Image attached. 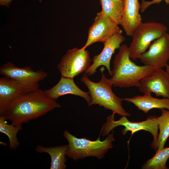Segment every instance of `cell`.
<instances>
[{
    "mask_svg": "<svg viewBox=\"0 0 169 169\" xmlns=\"http://www.w3.org/2000/svg\"><path fill=\"white\" fill-rule=\"evenodd\" d=\"M68 147V144L49 147L38 145L35 151L39 153H47L50 156V169H65L66 166L65 163L67 161L66 156Z\"/></svg>",
    "mask_w": 169,
    "mask_h": 169,
    "instance_id": "cell-17",
    "label": "cell"
},
{
    "mask_svg": "<svg viewBox=\"0 0 169 169\" xmlns=\"http://www.w3.org/2000/svg\"><path fill=\"white\" fill-rule=\"evenodd\" d=\"M119 49L113 62L110 80L114 87L138 88L141 79L154 69L149 66L138 65L132 62L129 56V47L126 44L121 45Z\"/></svg>",
    "mask_w": 169,
    "mask_h": 169,
    "instance_id": "cell-2",
    "label": "cell"
},
{
    "mask_svg": "<svg viewBox=\"0 0 169 169\" xmlns=\"http://www.w3.org/2000/svg\"><path fill=\"white\" fill-rule=\"evenodd\" d=\"M91 61L88 50L75 48L67 51L57 68L61 75L74 78L85 72L90 66Z\"/></svg>",
    "mask_w": 169,
    "mask_h": 169,
    "instance_id": "cell-7",
    "label": "cell"
},
{
    "mask_svg": "<svg viewBox=\"0 0 169 169\" xmlns=\"http://www.w3.org/2000/svg\"><path fill=\"white\" fill-rule=\"evenodd\" d=\"M141 5L138 0H124L123 18L121 24L126 35L131 37L137 27L141 22L139 13Z\"/></svg>",
    "mask_w": 169,
    "mask_h": 169,
    "instance_id": "cell-15",
    "label": "cell"
},
{
    "mask_svg": "<svg viewBox=\"0 0 169 169\" xmlns=\"http://www.w3.org/2000/svg\"><path fill=\"white\" fill-rule=\"evenodd\" d=\"M169 158V147L156 151L154 156L142 167L144 169H167L166 162Z\"/></svg>",
    "mask_w": 169,
    "mask_h": 169,
    "instance_id": "cell-21",
    "label": "cell"
},
{
    "mask_svg": "<svg viewBox=\"0 0 169 169\" xmlns=\"http://www.w3.org/2000/svg\"><path fill=\"white\" fill-rule=\"evenodd\" d=\"M95 141L86 138H78L65 131L63 136L68 142L66 156L76 161L88 156H95L102 159L109 149L113 147L112 142L115 141L113 131L108 135L105 140L101 141L100 135Z\"/></svg>",
    "mask_w": 169,
    "mask_h": 169,
    "instance_id": "cell-4",
    "label": "cell"
},
{
    "mask_svg": "<svg viewBox=\"0 0 169 169\" xmlns=\"http://www.w3.org/2000/svg\"><path fill=\"white\" fill-rule=\"evenodd\" d=\"M13 0H0V5L1 6H4L6 7H9ZM40 2H42V0H38Z\"/></svg>",
    "mask_w": 169,
    "mask_h": 169,
    "instance_id": "cell-23",
    "label": "cell"
},
{
    "mask_svg": "<svg viewBox=\"0 0 169 169\" xmlns=\"http://www.w3.org/2000/svg\"><path fill=\"white\" fill-rule=\"evenodd\" d=\"M44 91L48 97L55 101L61 96L70 94L83 97L88 105L90 102V97L88 93L83 91L78 87L73 78L63 75L55 85Z\"/></svg>",
    "mask_w": 169,
    "mask_h": 169,
    "instance_id": "cell-14",
    "label": "cell"
},
{
    "mask_svg": "<svg viewBox=\"0 0 169 169\" xmlns=\"http://www.w3.org/2000/svg\"><path fill=\"white\" fill-rule=\"evenodd\" d=\"M166 67V71L169 75V65L167 64Z\"/></svg>",
    "mask_w": 169,
    "mask_h": 169,
    "instance_id": "cell-24",
    "label": "cell"
},
{
    "mask_svg": "<svg viewBox=\"0 0 169 169\" xmlns=\"http://www.w3.org/2000/svg\"><path fill=\"white\" fill-rule=\"evenodd\" d=\"M163 24L154 22H141L134 31L132 41L129 47V56L135 60L145 52L151 42L166 33Z\"/></svg>",
    "mask_w": 169,
    "mask_h": 169,
    "instance_id": "cell-5",
    "label": "cell"
},
{
    "mask_svg": "<svg viewBox=\"0 0 169 169\" xmlns=\"http://www.w3.org/2000/svg\"><path fill=\"white\" fill-rule=\"evenodd\" d=\"M166 4H169V0H163Z\"/></svg>",
    "mask_w": 169,
    "mask_h": 169,
    "instance_id": "cell-25",
    "label": "cell"
},
{
    "mask_svg": "<svg viewBox=\"0 0 169 169\" xmlns=\"http://www.w3.org/2000/svg\"><path fill=\"white\" fill-rule=\"evenodd\" d=\"M0 74L4 76L31 84H39L48 75L43 69L34 71L28 66L20 68L9 62L0 67Z\"/></svg>",
    "mask_w": 169,
    "mask_h": 169,
    "instance_id": "cell-13",
    "label": "cell"
},
{
    "mask_svg": "<svg viewBox=\"0 0 169 169\" xmlns=\"http://www.w3.org/2000/svg\"><path fill=\"white\" fill-rule=\"evenodd\" d=\"M163 0H152L151 1H145L142 0V3L141 5V11L143 12L149 6L151 5L159 4Z\"/></svg>",
    "mask_w": 169,
    "mask_h": 169,
    "instance_id": "cell-22",
    "label": "cell"
},
{
    "mask_svg": "<svg viewBox=\"0 0 169 169\" xmlns=\"http://www.w3.org/2000/svg\"><path fill=\"white\" fill-rule=\"evenodd\" d=\"M138 88L144 94L153 93L169 99V75L163 69H155L141 79Z\"/></svg>",
    "mask_w": 169,
    "mask_h": 169,
    "instance_id": "cell-12",
    "label": "cell"
},
{
    "mask_svg": "<svg viewBox=\"0 0 169 169\" xmlns=\"http://www.w3.org/2000/svg\"><path fill=\"white\" fill-rule=\"evenodd\" d=\"M114 116L112 114L106 118L107 121L103 125L100 132L103 136L108 135L114 128L120 125L124 127L121 131L123 135L129 131L131 132L132 135L138 131L144 130L150 133L153 136V140L151 143V147L154 149L158 135L157 116L150 115L145 120L133 122L129 121L125 116H122L119 120H115Z\"/></svg>",
    "mask_w": 169,
    "mask_h": 169,
    "instance_id": "cell-6",
    "label": "cell"
},
{
    "mask_svg": "<svg viewBox=\"0 0 169 169\" xmlns=\"http://www.w3.org/2000/svg\"><path fill=\"white\" fill-rule=\"evenodd\" d=\"M6 120L2 116L0 117V132L6 135L9 141V148L11 150H15L19 145L17 137L18 131L22 127H18L12 124H8Z\"/></svg>",
    "mask_w": 169,
    "mask_h": 169,
    "instance_id": "cell-20",
    "label": "cell"
},
{
    "mask_svg": "<svg viewBox=\"0 0 169 169\" xmlns=\"http://www.w3.org/2000/svg\"><path fill=\"white\" fill-rule=\"evenodd\" d=\"M101 11L116 25H121L123 15L124 1L121 0H100Z\"/></svg>",
    "mask_w": 169,
    "mask_h": 169,
    "instance_id": "cell-18",
    "label": "cell"
},
{
    "mask_svg": "<svg viewBox=\"0 0 169 169\" xmlns=\"http://www.w3.org/2000/svg\"><path fill=\"white\" fill-rule=\"evenodd\" d=\"M39 84L25 83L7 77L0 78V116L12 100L29 91L39 88Z\"/></svg>",
    "mask_w": 169,
    "mask_h": 169,
    "instance_id": "cell-11",
    "label": "cell"
},
{
    "mask_svg": "<svg viewBox=\"0 0 169 169\" xmlns=\"http://www.w3.org/2000/svg\"><path fill=\"white\" fill-rule=\"evenodd\" d=\"M121 29L102 12L97 13L92 25L89 28L88 38L84 46L85 49L89 46L96 42H103Z\"/></svg>",
    "mask_w": 169,
    "mask_h": 169,
    "instance_id": "cell-9",
    "label": "cell"
},
{
    "mask_svg": "<svg viewBox=\"0 0 169 169\" xmlns=\"http://www.w3.org/2000/svg\"><path fill=\"white\" fill-rule=\"evenodd\" d=\"M160 110L161 114L157 118L159 132L154 148L156 151L164 148L169 136V110H166L164 108Z\"/></svg>",
    "mask_w": 169,
    "mask_h": 169,
    "instance_id": "cell-19",
    "label": "cell"
},
{
    "mask_svg": "<svg viewBox=\"0 0 169 169\" xmlns=\"http://www.w3.org/2000/svg\"><path fill=\"white\" fill-rule=\"evenodd\" d=\"M60 106L55 100L48 97L44 91L38 88L24 93L12 100L0 116L11 121L13 125L22 127L23 124Z\"/></svg>",
    "mask_w": 169,
    "mask_h": 169,
    "instance_id": "cell-1",
    "label": "cell"
},
{
    "mask_svg": "<svg viewBox=\"0 0 169 169\" xmlns=\"http://www.w3.org/2000/svg\"><path fill=\"white\" fill-rule=\"evenodd\" d=\"M122 0V1H124V0Z\"/></svg>",
    "mask_w": 169,
    "mask_h": 169,
    "instance_id": "cell-26",
    "label": "cell"
},
{
    "mask_svg": "<svg viewBox=\"0 0 169 169\" xmlns=\"http://www.w3.org/2000/svg\"><path fill=\"white\" fill-rule=\"evenodd\" d=\"M149 48L139 56L141 62L154 69L165 67L169 59V34L166 33L154 41Z\"/></svg>",
    "mask_w": 169,
    "mask_h": 169,
    "instance_id": "cell-8",
    "label": "cell"
},
{
    "mask_svg": "<svg viewBox=\"0 0 169 169\" xmlns=\"http://www.w3.org/2000/svg\"><path fill=\"white\" fill-rule=\"evenodd\" d=\"M100 70L102 76L98 82L91 81L85 74L80 79L88 90V93L91 99L89 106L98 105L103 107L105 110H111L114 115L116 113L121 116H130V114L127 112L122 106L123 99L117 96L113 92L112 84L104 73V67H101Z\"/></svg>",
    "mask_w": 169,
    "mask_h": 169,
    "instance_id": "cell-3",
    "label": "cell"
},
{
    "mask_svg": "<svg viewBox=\"0 0 169 169\" xmlns=\"http://www.w3.org/2000/svg\"><path fill=\"white\" fill-rule=\"evenodd\" d=\"M123 100L133 104L138 109L145 113L154 108L166 109L169 110V99L154 98L151 93L144 94L142 96L137 95L132 98H123Z\"/></svg>",
    "mask_w": 169,
    "mask_h": 169,
    "instance_id": "cell-16",
    "label": "cell"
},
{
    "mask_svg": "<svg viewBox=\"0 0 169 169\" xmlns=\"http://www.w3.org/2000/svg\"><path fill=\"white\" fill-rule=\"evenodd\" d=\"M125 39V38L122 35V30H121L104 41L102 50L98 55L93 57L92 59L93 63L85 72L84 74L88 76L92 75L96 72L98 67L102 65L106 67L109 75L111 76V70L110 68L111 58L115 49H119L121 44Z\"/></svg>",
    "mask_w": 169,
    "mask_h": 169,
    "instance_id": "cell-10",
    "label": "cell"
}]
</instances>
